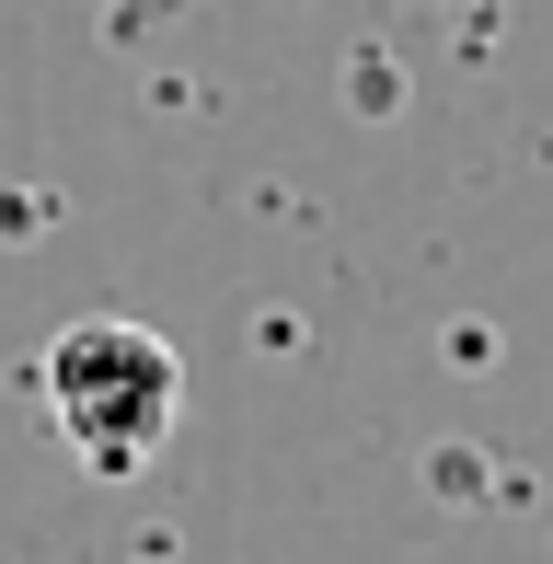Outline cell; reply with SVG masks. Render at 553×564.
<instances>
[{
    "label": "cell",
    "instance_id": "cell-1",
    "mask_svg": "<svg viewBox=\"0 0 553 564\" xmlns=\"http://www.w3.org/2000/svg\"><path fill=\"white\" fill-rule=\"evenodd\" d=\"M35 403H46V426H58V449L82 473L139 484L173 449V426H185V357H173V335H150L128 312H93V323L46 335Z\"/></svg>",
    "mask_w": 553,
    "mask_h": 564
}]
</instances>
